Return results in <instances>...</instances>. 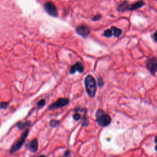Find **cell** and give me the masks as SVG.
<instances>
[{
	"mask_svg": "<svg viewBox=\"0 0 157 157\" xmlns=\"http://www.w3.org/2000/svg\"><path fill=\"white\" fill-rule=\"evenodd\" d=\"M85 86L86 93L91 98H93L96 92V83L94 78L91 75H87L85 78Z\"/></svg>",
	"mask_w": 157,
	"mask_h": 157,
	"instance_id": "6da1fadb",
	"label": "cell"
},
{
	"mask_svg": "<svg viewBox=\"0 0 157 157\" xmlns=\"http://www.w3.org/2000/svg\"><path fill=\"white\" fill-rule=\"evenodd\" d=\"M144 5L145 2L142 0H139L132 4H128L127 1H124L118 6V10L121 12H124L126 10H134L140 8Z\"/></svg>",
	"mask_w": 157,
	"mask_h": 157,
	"instance_id": "7a4b0ae2",
	"label": "cell"
},
{
	"mask_svg": "<svg viewBox=\"0 0 157 157\" xmlns=\"http://www.w3.org/2000/svg\"><path fill=\"white\" fill-rule=\"evenodd\" d=\"M96 121L100 126H107L111 122V118L109 115H107L101 109H98L96 113Z\"/></svg>",
	"mask_w": 157,
	"mask_h": 157,
	"instance_id": "3957f363",
	"label": "cell"
},
{
	"mask_svg": "<svg viewBox=\"0 0 157 157\" xmlns=\"http://www.w3.org/2000/svg\"><path fill=\"white\" fill-rule=\"evenodd\" d=\"M28 133H29V130L26 129L23 133V134L21 136V137L18 139V140L12 147V148L10 149V153H13V152L18 150L21 147V146L23 145V144H24V142L25 141V139H26Z\"/></svg>",
	"mask_w": 157,
	"mask_h": 157,
	"instance_id": "277c9868",
	"label": "cell"
},
{
	"mask_svg": "<svg viewBox=\"0 0 157 157\" xmlns=\"http://www.w3.org/2000/svg\"><path fill=\"white\" fill-rule=\"evenodd\" d=\"M44 9L45 11L51 16L57 17L58 16V10L55 6V4L52 2H47L44 4Z\"/></svg>",
	"mask_w": 157,
	"mask_h": 157,
	"instance_id": "5b68a950",
	"label": "cell"
},
{
	"mask_svg": "<svg viewBox=\"0 0 157 157\" xmlns=\"http://www.w3.org/2000/svg\"><path fill=\"white\" fill-rule=\"evenodd\" d=\"M122 33V30L115 26H112L110 29H108L104 32L103 35L106 37H110L114 36L117 37H119Z\"/></svg>",
	"mask_w": 157,
	"mask_h": 157,
	"instance_id": "8992f818",
	"label": "cell"
},
{
	"mask_svg": "<svg viewBox=\"0 0 157 157\" xmlns=\"http://www.w3.org/2000/svg\"><path fill=\"white\" fill-rule=\"evenodd\" d=\"M69 101V99L67 98H59L55 102H53V104H52L48 109L50 110H53L55 109H58V108H61L63 107L65 105H66L67 104H68Z\"/></svg>",
	"mask_w": 157,
	"mask_h": 157,
	"instance_id": "52a82bcc",
	"label": "cell"
},
{
	"mask_svg": "<svg viewBox=\"0 0 157 157\" xmlns=\"http://www.w3.org/2000/svg\"><path fill=\"white\" fill-rule=\"evenodd\" d=\"M147 68L151 72V74L155 75L157 69V61L155 57H152L148 59L146 63Z\"/></svg>",
	"mask_w": 157,
	"mask_h": 157,
	"instance_id": "ba28073f",
	"label": "cell"
},
{
	"mask_svg": "<svg viewBox=\"0 0 157 157\" xmlns=\"http://www.w3.org/2000/svg\"><path fill=\"white\" fill-rule=\"evenodd\" d=\"M76 32L81 36L86 37L90 33V28L86 25H82L76 28Z\"/></svg>",
	"mask_w": 157,
	"mask_h": 157,
	"instance_id": "9c48e42d",
	"label": "cell"
},
{
	"mask_svg": "<svg viewBox=\"0 0 157 157\" xmlns=\"http://www.w3.org/2000/svg\"><path fill=\"white\" fill-rule=\"evenodd\" d=\"M83 66L80 62H77L75 64L72 65L70 69V73L73 74L75 72H78L80 73H82L83 71Z\"/></svg>",
	"mask_w": 157,
	"mask_h": 157,
	"instance_id": "30bf717a",
	"label": "cell"
},
{
	"mask_svg": "<svg viewBox=\"0 0 157 157\" xmlns=\"http://www.w3.org/2000/svg\"><path fill=\"white\" fill-rule=\"evenodd\" d=\"M28 148L32 153H35L38 149V141H37V140L36 139H34L29 144Z\"/></svg>",
	"mask_w": 157,
	"mask_h": 157,
	"instance_id": "8fae6325",
	"label": "cell"
},
{
	"mask_svg": "<svg viewBox=\"0 0 157 157\" xmlns=\"http://www.w3.org/2000/svg\"><path fill=\"white\" fill-rule=\"evenodd\" d=\"M50 126L52 127H56L59 124V121L56 120H52L50 122Z\"/></svg>",
	"mask_w": 157,
	"mask_h": 157,
	"instance_id": "7c38bea8",
	"label": "cell"
},
{
	"mask_svg": "<svg viewBox=\"0 0 157 157\" xmlns=\"http://www.w3.org/2000/svg\"><path fill=\"white\" fill-rule=\"evenodd\" d=\"M29 122H26V123H20L18 124V126L20 129H23L24 128L25 126H29Z\"/></svg>",
	"mask_w": 157,
	"mask_h": 157,
	"instance_id": "4fadbf2b",
	"label": "cell"
},
{
	"mask_svg": "<svg viewBox=\"0 0 157 157\" xmlns=\"http://www.w3.org/2000/svg\"><path fill=\"white\" fill-rule=\"evenodd\" d=\"M45 104V101L44 99H41L37 103V105L39 108L42 107Z\"/></svg>",
	"mask_w": 157,
	"mask_h": 157,
	"instance_id": "5bb4252c",
	"label": "cell"
},
{
	"mask_svg": "<svg viewBox=\"0 0 157 157\" xmlns=\"http://www.w3.org/2000/svg\"><path fill=\"white\" fill-rule=\"evenodd\" d=\"M73 118L75 120V121H78L81 118V115L78 113H75V114H74L73 115Z\"/></svg>",
	"mask_w": 157,
	"mask_h": 157,
	"instance_id": "9a60e30c",
	"label": "cell"
},
{
	"mask_svg": "<svg viewBox=\"0 0 157 157\" xmlns=\"http://www.w3.org/2000/svg\"><path fill=\"white\" fill-rule=\"evenodd\" d=\"M98 86L99 87H102L104 85V82H103V80L101 77H99L98 78Z\"/></svg>",
	"mask_w": 157,
	"mask_h": 157,
	"instance_id": "2e32d148",
	"label": "cell"
},
{
	"mask_svg": "<svg viewBox=\"0 0 157 157\" xmlns=\"http://www.w3.org/2000/svg\"><path fill=\"white\" fill-rule=\"evenodd\" d=\"M101 17V15H94L92 19H93V20H94V21H96V20H98Z\"/></svg>",
	"mask_w": 157,
	"mask_h": 157,
	"instance_id": "e0dca14e",
	"label": "cell"
},
{
	"mask_svg": "<svg viewBox=\"0 0 157 157\" xmlns=\"http://www.w3.org/2000/svg\"><path fill=\"white\" fill-rule=\"evenodd\" d=\"M69 154H70V151L69 150H67V151H66L65 153H64V157H67L69 156Z\"/></svg>",
	"mask_w": 157,
	"mask_h": 157,
	"instance_id": "ac0fdd59",
	"label": "cell"
},
{
	"mask_svg": "<svg viewBox=\"0 0 157 157\" xmlns=\"http://www.w3.org/2000/svg\"><path fill=\"white\" fill-rule=\"evenodd\" d=\"M37 157H47V156H44V155H40V156H37Z\"/></svg>",
	"mask_w": 157,
	"mask_h": 157,
	"instance_id": "d6986e66",
	"label": "cell"
},
{
	"mask_svg": "<svg viewBox=\"0 0 157 157\" xmlns=\"http://www.w3.org/2000/svg\"><path fill=\"white\" fill-rule=\"evenodd\" d=\"M63 157H64V156H63Z\"/></svg>",
	"mask_w": 157,
	"mask_h": 157,
	"instance_id": "ffe728a7",
	"label": "cell"
}]
</instances>
